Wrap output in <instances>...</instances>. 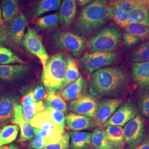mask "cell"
Instances as JSON below:
<instances>
[{"mask_svg":"<svg viewBox=\"0 0 149 149\" xmlns=\"http://www.w3.org/2000/svg\"><path fill=\"white\" fill-rule=\"evenodd\" d=\"M128 82V75L122 69L104 68L93 72L89 92L97 99L115 96L125 88Z\"/></svg>","mask_w":149,"mask_h":149,"instance_id":"cell-1","label":"cell"},{"mask_svg":"<svg viewBox=\"0 0 149 149\" xmlns=\"http://www.w3.org/2000/svg\"><path fill=\"white\" fill-rule=\"evenodd\" d=\"M112 18V8L106 0H95L85 6L74 24L77 32L90 34L98 29Z\"/></svg>","mask_w":149,"mask_h":149,"instance_id":"cell-2","label":"cell"},{"mask_svg":"<svg viewBox=\"0 0 149 149\" xmlns=\"http://www.w3.org/2000/svg\"><path fill=\"white\" fill-rule=\"evenodd\" d=\"M66 68V56L63 53L54 55L48 60L42 73V81L47 91L60 90Z\"/></svg>","mask_w":149,"mask_h":149,"instance_id":"cell-3","label":"cell"},{"mask_svg":"<svg viewBox=\"0 0 149 149\" xmlns=\"http://www.w3.org/2000/svg\"><path fill=\"white\" fill-rule=\"evenodd\" d=\"M121 39L119 28L114 26L104 27L87 43L91 52H113L117 48Z\"/></svg>","mask_w":149,"mask_h":149,"instance_id":"cell-4","label":"cell"},{"mask_svg":"<svg viewBox=\"0 0 149 149\" xmlns=\"http://www.w3.org/2000/svg\"><path fill=\"white\" fill-rule=\"evenodd\" d=\"M118 57L117 54L113 52L86 53L80 59V65L85 71L91 74L113 64Z\"/></svg>","mask_w":149,"mask_h":149,"instance_id":"cell-5","label":"cell"},{"mask_svg":"<svg viewBox=\"0 0 149 149\" xmlns=\"http://www.w3.org/2000/svg\"><path fill=\"white\" fill-rule=\"evenodd\" d=\"M53 39L57 48L67 50L76 57L79 56L85 48L84 38L73 32H58L54 34Z\"/></svg>","mask_w":149,"mask_h":149,"instance_id":"cell-6","label":"cell"},{"mask_svg":"<svg viewBox=\"0 0 149 149\" xmlns=\"http://www.w3.org/2000/svg\"><path fill=\"white\" fill-rule=\"evenodd\" d=\"M22 44L27 51L37 57L45 69L49 55L44 46L43 41L37 31L33 28H28L23 39Z\"/></svg>","mask_w":149,"mask_h":149,"instance_id":"cell-7","label":"cell"},{"mask_svg":"<svg viewBox=\"0 0 149 149\" xmlns=\"http://www.w3.org/2000/svg\"><path fill=\"white\" fill-rule=\"evenodd\" d=\"M124 142L132 149L144 140L145 124L140 116H136L127 123L123 128Z\"/></svg>","mask_w":149,"mask_h":149,"instance_id":"cell-8","label":"cell"},{"mask_svg":"<svg viewBox=\"0 0 149 149\" xmlns=\"http://www.w3.org/2000/svg\"><path fill=\"white\" fill-rule=\"evenodd\" d=\"M98 103L95 97L85 94L70 102V109L74 113L94 119Z\"/></svg>","mask_w":149,"mask_h":149,"instance_id":"cell-9","label":"cell"},{"mask_svg":"<svg viewBox=\"0 0 149 149\" xmlns=\"http://www.w3.org/2000/svg\"><path fill=\"white\" fill-rule=\"evenodd\" d=\"M19 102V96L15 92H7L0 94V127L12 119L15 108Z\"/></svg>","mask_w":149,"mask_h":149,"instance_id":"cell-10","label":"cell"},{"mask_svg":"<svg viewBox=\"0 0 149 149\" xmlns=\"http://www.w3.org/2000/svg\"><path fill=\"white\" fill-rule=\"evenodd\" d=\"M138 109L133 103L125 102L122 103L103 127L109 125L124 126L127 123L136 116Z\"/></svg>","mask_w":149,"mask_h":149,"instance_id":"cell-11","label":"cell"},{"mask_svg":"<svg viewBox=\"0 0 149 149\" xmlns=\"http://www.w3.org/2000/svg\"><path fill=\"white\" fill-rule=\"evenodd\" d=\"M122 103V100L118 98L105 99L100 102L94 118L97 126H103Z\"/></svg>","mask_w":149,"mask_h":149,"instance_id":"cell-12","label":"cell"},{"mask_svg":"<svg viewBox=\"0 0 149 149\" xmlns=\"http://www.w3.org/2000/svg\"><path fill=\"white\" fill-rule=\"evenodd\" d=\"M12 123L18 125L20 128L21 135L19 141H26L31 140L34 136L35 128L32 127L31 123L27 122L24 118L22 106L19 104H17L15 108Z\"/></svg>","mask_w":149,"mask_h":149,"instance_id":"cell-13","label":"cell"},{"mask_svg":"<svg viewBox=\"0 0 149 149\" xmlns=\"http://www.w3.org/2000/svg\"><path fill=\"white\" fill-rule=\"evenodd\" d=\"M21 103L24 118L29 123L36 115L46 109V105L43 101L36 102L34 100L32 91L23 97Z\"/></svg>","mask_w":149,"mask_h":149,"instance_id":"cell-14","label":"cell"},{"mask_svg":"<svg viewBox=\"0 0 149 149\" xmlns=\"http://www.w3.org/2000/svg\"><path fill=\"white\" fill-rule=\"evenodd\" d=\"M27 26V19L23 13L19 14L12 20L8 28V39L16 45L22 43Z\"/></svg>","mask_w":149,"mask_h":149,"instance_id":"cell-15","label":"cell"},{"mask_svg":"<svg viewBox=\"0 0 149 149\" xmlns=\"http://www.w3.org/2000/svg\"><path fill=\"white\" fill-rule=\"evenodd\" d=\"M65 118L68 129L76 132L89 129L97 126L93 119L74 113H70Z\"/></svg>","mask_w":149,"mask_h":149,"instance_id":"cell-16","label":"cell"},{"mask_svg":"<svg viewBox=\"0 0 149 149\" xmlns=\"http://www.w3.org/2000/svg\"><path fill=\"white\" fill-rule=\"evenodd\" d=\"M129 24L149 27V0H140L139 5L129 12Z\"/></svg>","mask_w":149,"mask_h":149,"instance_id":"cell-17","label":"cell"},{"mask_svg":"<svg viewBox=\"0 0 149 149\" xmlns=\"http://www.w3.org/2000/svg\"><path fill=\"white\" fill-rule=\"evenodd\" d=\"M86 87L87 83L85 80L82 76H80L74 82L61 90V95L66 101L74 100L85 95Z\"/></svg>","mask_w":149,"mask_h":149,"instance_id":"cell-18","label":"cell"},{"mask_svg":"<svg viewBox=\"0 0 149 149\" xmlns=\"http://www.w3.org/2000/svg\"><path fill=\"white\" fill-rule=\"evenodd\" d=\"M61 5L59 14L60 22L63 26L68 27L77 13L76 0H63Z\"/></svg>","mask_w":149,"mask_h":149,"instance_id":"cell-19","label":"cell"},{"mask_svg":"<svg viewBox=\"0 0 149 149\" xmlns=\"http://www.w3.org/2000/svg\"><path fill=\"white\" fill-rule=\"evenodd\" d=\"M132 74L134 81L140 87L149 88V61L134 63Z\"/></svg>","mask_w":149,"mask_h":149,"instance_id":"cell-20","label":"cell"},{"mask_svg":"<svg viewBox=\"0 0 149 149\" xmlns=\"http://www.w3.org/2000/svg\"><path fill=\"white\" fill-rule=\"evenodd\" d=\"M28 66L24 64L0 65V79L5 81L15 80L27 72Z\"/></svg>","mask_w":149,"mask_h":149,"instance_id":"cell-21","label":"cell"},{"mask_svg":"<svg viewBox=\"0 0 149 149\" xmlns=\"http://www.w3.org/2000/svg\"><path fill=\"white\" fill-rule=\"evenodd\" d=\"M30 123L32 127L40 130L61 131L64 132V130L60 129L55 124L46 111L39 113L36 115L32 118Z\"/></svg>","mask_w":149,"mask_h":149,"instance_id":"cell-22","label":"cell"},{"mask_svg":"<svg viewBox=\"0 0 149 149\" xmlns=\"http://www.w3.org/2000/svg\"><path fill=\"white\" fill-rule=\"evenodd\" d=\"M66 68L64 82L60 90H63L67 86L74 82L80 77V71L77 62L70 55H66Z\"/></svg>","mask_w":149,"mask_h":149,"instance_id":"cell-23","label":"cell"},{"mask_svg":"<svg viewBox=\"0 0 149 149\" xmlns=\"http://www.w3.org/2000/svg\"><path fill=\"white\" fill-rule=\"evenodd\" d=\"M91 144L94 149H115L104 130L96 128L92 134Z\"/></svg>","mask_w":149,"mask_h":149,"instance_id":"cell-24","label":"cell"},{"mask_svg":"<svg viewBox=\"0 0 149 149\" xmlns=\"http://www.w3.org/2000/svg\"><path fill=\"white\" fill-rule=\"evenodd\" d=\"M71 149H88L90 147L92 134L89 132H71Z\"/></svg>","mask_w":149,"mask_h":149,"instance_id":"cell-25","label":"cell"},{"mask_svg":"<svg viewBox=\"0 0 149 149\" xmlns=\"http://www.w3.org/2000/svg\"><path fill=\"white\" fill-rule=\"evenodd\" d=\"M105 132L108 138L113 144L114 149H120L124 142L122 127L118 125H109L107 127Z\"/></svg>","mask_w":149,"mask_h":149,"instance_id":"cell-26","label":"cell"},{"mask_svg":"<svg viewBox=\"0 0 149 149\" xmlns=\"http://www.w3.org/2000/svg\"><path fill=\"white\" fill-rule=\"evenodd\" d=\"M46 107L58 110L61 112H66L68 106L64 100L56 93L54 91H47V93L45 97Z\"/></svg>","mask_w":149,"mask_h":149,"instance_id":"cell-27","label":"cell"},{"mask_svg":"<svg viewBox=\"0 0 149 149\" xmlns=\"http://www.w3.org/2000/svg\"><path fill=\"white\" fill-rule=\"evenodd\" d=\"M2 17L5 22H11L17 15L19 10L18 0H2Z\"/></svg>","mask_w":149,"mask_h":149,"instance_id":"cell-28","label":"cell"},{"mask_svg":"<svg viewBox=\"0 0 149 149\" xmlns=\"http://www.w3.org/2000/svg\"><path fill=\"white\" fill-rule=\"evenodd\" d=\"M19 132V127L17 125H10L5 126L0 136V147L10 144L16 140Z\"/></svg>","mask_w":149,"mask_h":149,"instance_id":"cell-29","label":"cell"},{"mask_svg":"<svg viewBox=\"0 0 149 149\" xmlns=\"http://www.w3.org/2000/svg\"><path fill=\"white\" fill-rule=\"evenodd\" d=\"M61 2V0H39L35 10L36 16L38 17L49 12L57 10Z\"/></svg>","mask_w":149,"mask_h":149,"instance_id":"cell-30","label":"cell"},{"mask_svg":"<svg viewBox=\"0 0 149 149\" xmlns=\"http://www.w3.org/2000/svg\"><path fill=\"white\" fill-rule=\"evenodd\" d=\"M59 22V14L55 13L38 18L36 26L41 30L50 29L57 27Z\"/></svg>","mask_w":149,"mask_h":149,"instance_id":"cell-31","label":"cell"},{"mask_svg":"<svg viewBox=\"0 0 149 149\" xmlns=\"http://www.w3.org/2000/svg\"><path fill=\"white\" fill-rule=\"evenodd\" d=\"M24 61L20 59L9 49L0 47V65H10L11 64H24Z\"/></svg>","mask_w":149,"mask_h":149,"instance_id":"cell-32","label":"cell"},{"mask_svg":"<svg viewBox=\"0 0 149 149\" xmlns=\"http://www.w3.org/2000/svg\"><path fill=\"white\" fill-rule=\"evenodd\" d=\"M112 18L118 26L122 28H125L129 24V13L122 9L112 6Z\"/></svg>","mask_w":149,"mask_h":149,"instance_id":"cell-33","label":"cell"},{"mask_svg":"<svg viewBox=\"0 0 149 149\" xmlns=\"http://www.w3.org/2000/svg\"><path fill=\"white\" fill-rule=\"evenodd\" d=\"M125 32L134 35L141 40L149 39V27L144 25L131 23L125 28Z\"/></svg>","mask_w":149,"mask_h":149,"instance_id":"cell-34","label":"cell"},{"mask_svg":"<svg viewBox=\"0 0 149 149\" xmlns=\"http://www.w3.org/2000/svg\"><path fill=\"white\" fill-rule=\"evenodd\" d=\"M134 63H143L149 61V41L139 46L132 55Z\"/></svg>","mask_w":149,"mask_h":149,"instance_id":"cell-35","label":"cell"},{"mask_svg":"<svg viewBox=\"0 0 149 149\" xmlns=\"http://www.w3.org/2000/svg\"><path fill=\"white\" fill-rule=\"evenodd\" d=\"M45 111L48 112L50 117L51 118L55 124L60 129L64 130L66 118L64 116L63 112L48 107H46Z\"/></svg>","mask_w":149,"mask_h":149,"instance_id":"cell-36","label":"cell"},{"mask_svg":"<svg viewBox=\"0 0 149 149\" xmlns=\"http://www.w3.org/2000/svg\"><path fill=\"white\" fill-rule=\"evenodd\" d=\"M48 144L45 139L38 132L37 129L35 128V135L29 146V148L30 149H43Z\"/></svg>","mask_w":149,"mask_h":149,"instance_id":"cell-37","label":"cell"},{"mask_svg":"<svg viewBox=\"0 0 149 149\" xmlns=\"http://www.w3.org/2000/svg\"><path fill=\"white\" fill-rule=\"evenodd\" d=\"M70 139L69 134L66 133L59 142L48 144L43 149H69Z\"/></svg>","mask_w":149,"mask_h":149,"instance_id":"cell-38","label":"cell"},{"mask_svg":"<svg viewBox=\"0 0 149 149\" xmlns=\"http://www.w3.org/2000/svg\"><path fill=\"white\" fill-rule=\"evenodd\" d=\"M138 107L141 114L145 117L149 118V92L145 93L140 98Z\"/></svg>","mask_w":149,"mask_h":149,"instance_id":"cell-39","label":"cell"},{"mask_svg":"<svg viewBox=\"0 0 149 149\" xmlns=\"http://www.w3.org/2000/svg\"><path fill=\"white\" fill-rule=\"evenodd\" d=\"M123 39L125 45L128 47L135 46L140 41L138 37L126 32H124Z\"/></svg>","mask_w":149,"mask_h":149,"instance_id":"cell-40","label":"cell"},{"mask_svg":"<svg viewBox=\"0 0 149 149\" xmlns=\"http://www.w3.org/2000/svg\"><path fill=\"white\" fill-rule=\"evenodd\" d=\"M34 100L36 102L42 101V100L45 97V89L42 85H39L32 92Z\"/></svg>","mask_w":149,"mask_h":149,"instance_id":"cell-41","label":"cell"},{"mask_svg":"<svg viewBox=\"0 0 149 149\" xmlns=\"http://www.w3.org/2000/svg\"><path fill=\"white\" fill-rule=\"evenodd\" d=\"M7 39H8L7 27L0 26V47L5 44Z\"/></svg>","mask_w":149,"mask_h":149,"instance_id":"cell-42","label":"cell"},{"mask_svg":"<svg viewBox=\"0 0 149 149\" xmlns=\"http://www.w3.org/2000/svg\"><path fill=\"white\" fill-rule=\"evenodd\" d=\"M130 149H149V138L144 140L141 143Z\"/></svg>","mask_w":149,"mask_h":149,"instance_id":"cell-43","label":"cell"},{"mask_svg":"<svg viewBox=\"0 0 149 149\" xmlns=\"http://www.w3.org/2000/svg\"><path fill=\"white\" fill-rule=\"evenodd\" d=\"M93 1L95 0H76V1H77L78 4L80 6H86L91 3L92 2H93Z\"/></svg>","mask_w":149,"mask_h":149,"instance_id":"cell-44","label":"cell"},{"mask_svg":"<svg viewBox=\"0 0 149 149\" xmlns=\"http://www.w3.org/2000/svg\"><path fill=\"white\" fill-rule=\"evenodd\" d=\"M0 149H19V148L15 144H11L10 145L2 146L0 147Z\"/></svg>","mask_w":149,"mask_h":149,"instance_id":"cell-45","label":"cell"},{"mask_svg":"<svg viewBox=\"0 0 149 149\" xmlns=\"http://www.w3.org/2000/svg\"><path fill=\"white\" fill-rule=\"evenodd\" d=\"M3 23V17H2V7H1V4L0 2V26H2Z\"/></svg>","mask_w":149,"mask_h":149,"instance_id":"cell-46","label":"cell"},{"mask_svg":"<svg viewBox=\"0 0 149 149\" xmlns=\"http://www.w3.org/2000/svg\"><path fill=\"white\" fill-rule=\"evenodd\" d=\"M1 129H0V136H1Z\"/></svg>","mask_w":149,"mask_h":149,"instance_id":"cell-47","label":"cell"},{"mask_svg":"<svg viewBox=\"0 0 149 149\" xmlns=\"http://www.w3.org/2000/svg\"><path fill=\"white\" fill-rule=\"evenodd\" d=\"M0 86H1V83H0Z\"/></svg>","mask_w":149,"mask_h":149,"instance_id":"cell-48","label":"cell"},{"mask_svg":"<svg viewBox=\"0 0 149 149\" xmlns=\"http://www.w3.org/2000/svg\"></svg>","mask_w":149,"mask_h":149,"instance_id":"cell-49","label":"cell"}]
</instances>
